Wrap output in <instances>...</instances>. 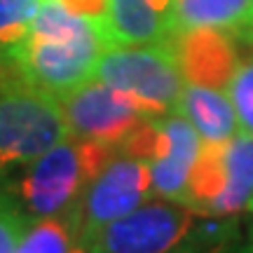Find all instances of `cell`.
Segmentation results:
<instances>
[{"mask_svg":"<svg viewBox=\"0 0 253 253\" xmlns=\"http://www.w3.org/2000/svg\"><path fill=\"white\" fill-rule=\"evenodd\" d=\"M106 47L108 38L99 19L75 12L61 0H42L12 66L33 87L61 99L94 80Z\"/></svg>","mask_w":253,"mask_h":253,"instance_id":"cell-1","label":"cell"},{"mask_svg":"<svg viewBox=\"0 0 253 253\" xmlns=\"http://www.w3.org/2000/svg\"><path fill=\"white\" fill-rule=\"evenodd\" d=\"M115 153L106 143L68 134L5 185L31 220L73 216L91 181Z\"/></svg>","mask_w":253,"mask_h":253,"instance_id":"cell-2","label":"cell"},{"mask_svg":"<svg viewBox=\"0 0 253 253\" xmlns=\"http://www.w3.org/2000/svg\"><path fill=\"white\" fill-rule=\"evenodd\" d=\"M71 134L56 96L26 82L12 63H0V181Z\"/></svg>","mask_w":253,"mask_h":253,"instance_id":"cell-3","label":"cell"},{"mask_svg":"<svg viewBox=\"0 0 253 253\" xmlns=\"http://www.w3.org/2000/svg\"><path fill=\"white\" fill-rule=\"evenodd\" d=\"M94 80L125 91L150 115L176 113L185 87V73L173 42L108 45Z\"/></svg>","mask_w":253,"mask_h":253,"instance_id":"cell-4","label":"cell"},{"mask_svg":"<svg viewBox=\"0 0 253 253\" xmlns=\"http://www.w3.org/2000/svg\"><path fill=\"white\" fill-rule=\"evenodd\" d=\"M195 209L148 199L131 213L113 220L91 242V253H176L197 227Z\"/></svg>","mask_w":253,"mask_h":253,"instance_id":"cell-5","label":"cell"},{"mask_svg":"<svg viewBox=\"0 0 253 253\" xmlns=\"http://www.w3.org/2000/svg\"><path fill=\"white\" fill-rule=\"evenodd\" d=\"M150 197L153 183L148 162L118 150L91 181L73 213L78 225V239L91 244L106 225L131 213Z\"/></svg>","mask_w":253,"mask_h":253,"instance_id":"cell-6","label":"cell"},{"mask_svg":"<svg viewBox=\"0 0 253 253\" xmlns=\"http://www.w3.org/2000/svg\"><path fill=\"white\" fill-rule=\"evenodd\" d=\"M59 103L73 136L99 141L115 150L143 120L153 118L125 91L113 89L99 80L84 82L61 96Z\"/></svg>","mask_w":253,"mask_h":253,"instance_id":"cell-7","label":"cell"},{"mask_svg":"<svg viewBox=\"0 0 253 253\" xmlns=\"http://www.w3.org/2000/svg\"><path fill=\"white\" fill-rule=\"evenodd\" d=\"M153 125V153L145 160L150 169L153 195L190 207L192 171L202 157L204 141L181 113L155 115Z\"/></svg>","mask_w":253,"mask_h":253,"instance_id":"cell-8","label":"cell"},{"mask_svg":"<svg viewBox=\"0 0 253 253\" xmlns=\"http://www.w3.org/2000/svg\"><path fill=\"white\" fill-rule=\"evenodd\" d=\"M103 31L108 45L173 42L176 0H106Z\"/></svg>","mask_w":253,"mask_h":253,"instance_id":"cell-9","label":"cell"},{"mask_svg":"<svg viewBox=\"0 0 253 253\" xmlns=\"http://www.w3.org/2000/svg\"><path fill=\"white\" fill-rule=\"evenodd\" d=\"M253 213V134L239 129L227 143H220V190L207 216L230 218Z\"/></svg>","mask_w":253,"mask_h":253,"instance_id":"cell-10","label":"cell"},{"mask_svg":"<svg viewBox=\"0 0 253 253\" xmlns=\"http://www.w3.org/2000/svg\"><path fill=\"white\" fill-rule=\"evenodd\" d=\"M176 113L197 129L204 143H227L239 134V120L225 87L185 80Z\"/></svg>","mask_w":253,"mask_h":253,"instance_id":"cell-11","label":"cell"},{"mask_svg":"<svg viewBox=\"0 0 253 253\" xmlns=\"http://www.w3.org/2000/svg\"><path fill=\"white\" fill-rule=\"evenodd\" d=\"M230 38L232 36L218 31H192L176 38L173 45L181 59L185 80L225 87L235 66L239 63Z\"/></svg>","mask_w":253,"mask_h":253,"instance_id":"cell-12","label":"cell"},{"mask_svg":"<svg viewBox=\"0 0 253 253\" xmlns=\"http://www.w3.org/2000/svg\"><path fill=\"white\" fill-rule=\"evenodd\" d=\"M176 28L178 36L218 31L246 42L253 36V0H176Z\"/></svg>","mask_w":253,"mask_h":253,"instance_id":"cell-13","label":"cell"},{"mask_svg":"<svg viewBox=\"0 0 253 253\" xmlns=\"http://www.w3.org/2000/svg\"><path fill=\"white\" fill-rule=\"evenodd\" d=\"M78 242V225L73 216L36 220L28 227L14 253H68Z\"/></svg>","mask_w":253,"mask_h":253,"instance_id":"cell-14","label":"cell"},{"mask_svg":"<svg viewBox=\"0 0 253 253\" xmlns=\"http://www.w3.org/2000/svg\"><path fill=\"white\" fill-rule=\"evenodd\" d=\"M42 0H0V63H12Z\"/></svg>","mask_w":253,"mask_h":253,"instance_id":"cell-15","label":"cell"},{"mask_svg":"<svg viewBox=\"0 0 253 253\" xmlns=\"http://www.w3.org/2000/svg\"><path fill=\"white\" fill-rule=\"evenodd\" d=\"M225 91L235 106L239 129L253 134V59L237 63L225 84Z\"/></svg>","mask_w":253,"mask_h":253,"instance_id":"cell-16","label":"cell"},{"mask_svg":"<svg viewBox=\"0 0 253 253\" xmlns=\"http://www.w3.org/2000/svg\"><path fill=\"white\" fill-rule=\"evenodd\" d=\"M33 223L36 220H31L24 213V209L12 197L5 181H0V253H14Z\"/></svg>","mask_w":253,"mask_h":253,"instance_id":"cell-17","label":"cell"},{"mask_svg":"<svg viewBox=\"0 0 253 253\" xmlns=\"http://www.w3.org/2000/svg\"><path fill=\"white\" fill-rule=\"evenodd\" d=\"M211 253H253V242H244V244H225Z\"/></svg>","mask_w":253,"mask_h":253,"instance_id":"cell-18","label":"cell"},{"mask_svg":"<svg viewBox=\"0 0 253 253\" xmlns=\"http://www.w3.org/2000/svg\"><path fill=\"white\" fill-rule=\"evenodd\" d=\"M68 253H91V246L87 244V242H80V239H78V242H75V246H73Z\"/></svg>","mask_w":253,"mask_h":253,"instance_id":"cell-19","label":"cell"},{"mask_svg":"<svg viewBox=\"0 0 253 253\" xmlns=\"http://www.w3.org/2000/svg\"><path fill=\"white\" fill-rule=\"evenodd\" d=\"M246 42H249V45H251V47H253V36H251V38H249V40H246Z\"/></svg>","mask_w":253,"mask_h":253,"instance_id":"cell-20","label":"cell"}]
</instances>
